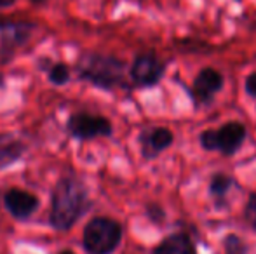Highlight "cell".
Returning <instances> with one entry per match:
<instances>
[{
  "mask_svg": "<svg viewBox=\"0 0 256 254\" xmlns=\"http://www.w3.org/2000/svg\"><path fill=\"white\" fill-rule=\"evenodd\" d=\"M86 209V190L77 180H63L52 195L51 223L58 230H68Z\"/></svg>",
  "mask_w": 256,
  "mask_h": 254,
  "instance_id": "cell-1",
  "label": "cell"
},
{
  "mask_svg": "<svg viewBox=\"0 0 256 254\" xmlns=\"http://www.w3.org/2000/svg\"><path fill=\"white\" fill-rule=\"evenodd\" d=\"M174 141V134L166 127H155L142 134V152L146 159H155Z\"/></svg>",
  "mask_w": 256,
  "mask_h": 254,
  "instance_id": "cell-8",
  "label": "cell"
},
{
  "mask_svg": "<svg viewBox=\"0 0 256 254\" xmlns=\"http://www.w3.org/2000/svg\"><path fill=\"white\" fill-rule=\"evenodd\" d=\"M146 213H148V216H150V220H152V221H162V220H164V211H162V207L155 206V204L148 206Z\"/></svg>",
  "mask_w": 256,
  "mask_h": 254,
  "instance_id": "cell-17",
  "label": "cell"
},
{
  "mask_svg": "<svg viewBox=\"0 0 256 254\" xmlns=\"http://www.w3.org/2000/svg\"><path fill=\"white\" fill-rule=\"evenodd\" d=\"M166 66L155 54H140L131 66V78L136 85L152 87L164 77Z\"/></svg>",
  "mask_w": 256,
  "mask_h": 254,
  "instance_id": "cell-5",
  "label": "cell"
},
{
  "mask_svg": "<svg viewBox=\"0 0 256 254\" xmlns=\"http://www.w3.org/2000/svg\"><path fill=\"white\" fill-rule=\"evenodd\" d=\"M68 129L78 139H92L96 136H110L112 124L108 119L89 113H77L68 120Z\"/></svg>",
  "mask_w": 256,
  "mask_h": 254,
  "instance_id": "cell-6",
  "label": "cell"
},
{
  "mask_svg": "<svg viewBox=\"0 0 256 254\" xmlns=\"http://www.w3.org/2000/svg\"><path fill=\"white\" fill-rule=\"evenodd\" d=\"M6 207L10 211V214L16 218H28L30 214H34L38 207V199L34 193H28L24 190H9L4 197Z\"/></svg>",
  "mask_w": 256,
  "mask_h": 254,
  "instance_id": "cell-9",
  "label": "cell"
},
{
  "mask_svg": "<svg viewBox=\"0 0 256 254\" xmlns=\"http://www.w3.org/2000/svg\"><path fill=\"white\" fill-rule=\"evenodd\" d=\"M248 131L237 120L225 122L220 129H206L199 134V143L206 152H220L225 157H232L246 141Z\"/></svg>",
  "mask_w": 256,
  "mask_h": 254,
  "instance_id": "cell-2",
  "label": "cell"
},
{
  "mask_svg": "<svg viewBox=\"0 0 256 254\" xmlns=\"http://www.w3.org/2000/svg\"><path fill=\"white\" fill-rule=\"evenodd\" d=\"M122 239V228L110 218H94L84 230V249L89 254H110Z\"/></svg>",
  "mask_w": 256,
  "mask_h": 254,
  "instance_id": "cell-3",
  "label": "cell"
},
{
  "mask_svg": "<svg viewBox=\"0 0 256 254\" xmlns=\"http://www.w3.org/2000/svg\"><path fill=\"white\" fill-rule=\"evenodd\" d=\"M254 28H256V24H254Z\"/></svg>",
  "mask_w": 256,
  "mask_h": 254,
  "instance_id": "cell-21",
  "label": "cell"
},
{
  "mask_svg": "<svg viewBox=\"0 0 256 254\" xmlns=\"http://www.w3.org/2000/svg\"><path fill=\"white\" fill-rule=\"evenodd\" d=\"M68 77H70V73H68V68L64 64H56L51 70V73H49V78L54 84H64L68 80Z\"/></svg>",
  "mask_w": 256,
  "mask_h": 254,
  "instance_id": "cell-14",
  "label": "cell"
},
{
  "mask_svg": "<svg viewBox=\"0 0 256 254\" xmlns=\"http://www.w3.org/2000/svg\"><path fill=\"white\" fill-rule=\"evenodd\" d=\"M244 91L251 96V98H256V71L250 73L244 80Z\"/></svg>",
  "mask_w": 256,
  "mask_h": 254,
  "instance_id": "cell-16",
  "label": "cell"
},
{
  "mask_svg": "<svg viewBox=\"0 0 256 254\" xmlns=\"http://www.w3.org/2000/svg\"><path fill=\"white\" fill-rule=\"evenodd\" d=\"M223 84H225L223 75L220 73L218 70H214V68L206 66L197 73V77L194 78L192 94L197 103L209 105V103L214 99V96L223 89Z\"/></svg>",
  "mask_w": 256,
  "mask_h": 254,
  "instance_id": "cell-7",
  "label": "cell"
},
{
  "mask_svg": "<svg viewBox=\"0 0 256 254\" xmlns=\"http://www.w3.org/2000/svg\"><path fill=\"white\" fill-rule=\"evenodd\" d=\"M24 150V145L10 134H2L0 136V169L7 167L9 164H12L14 160H18L21 157Z\"/></svg>",
  "mask_w": 256,
  "mask_h": 254,
  "instance_id": "cell-11",
  "label": "cell"
},
{
  "mask_svg": "<svg viewBox=\"0 0 256 254\" xmlns=\"http://www.w3.org/2000/svg\"><path fill=\"white\" fill-rule=\"evenodd\" d=\"M244 214H246L248 221H250L251 225L256 228V193L250 197V200H248V206H246V211H244Z\"/></svg>",
  "mask_w": 256,
  "mask_h": 254,
  "instance_id": "cell-15",
  "label": "cell"
},
{
  "mask_svg": "<svg viewBox=\"0 0 256 254\" xmlns=\"http://www.w3.org/2000/svg\"><path fill=\"white\" fill-rule=\"evenodd\" d=\"M154 254H197L196 246L185 234H176L164 239L155 248Z\"/></svg>",
  "mask_w": 256,
  "mask_h": 254,
  "instance_id": "cell-10",
  "label": "cell"
},
{
  "mask_svg": "<svg viewBox=\"0 0 256 254\" xmlns=\"http://www.w3.org/2000/svg\"><path fill=\"white\" fill-rule=\"evenodd\" d=\"M246 244L237 235H226L225 239V254H246Z\"/></svg>",
  "mask_w": 256,
  "mask_h": 254,
  "instance_id": "cell-13",
  "label": "cell"
},
{
  "mask_svg": "<svg viewBox=\"0 0 256 254\" xmlns=\"http://www.w3.org/2000/svg\"><path fill=\"white\" fill-rule=\"evenodd\" d=\"M14 0H0V7H7V5H10Z\"/></svg>",
  "mask_w": 256,
  "mask_h": 254,
  "instance_id": "cell-18",
  "label": "cell"
},
{
  "mask_svg": "<svg viewBox=\"0 0 256 254\" xmlns=\"http://www.w3.org/2000/svg\"><path fill=\"white\" fill-rule=\"evenodd\" d=\"M60 254H74L72 251H63V253H60Z\"/></svg>",
  "mask_w": 256,
  "mask_h": 254,
  "instance_id": "cell-19",
  "label": "cell"
},
{
  "mask_svg": "<svg viewBox=\"0 0 256 254\" xmlns=\"http://www.w3.org/2000/svg\"><path fill=\"white\" fill-rule=\"evenodd\" d=\"M2 80H4V78H2V77H0V85H2Z\"/></svg>",
  "mask_w": 256,
  "mask_h": 254,
  "instance_id": "cell-20",
  "label": "cell"
},
{
  "mask_svg": "<svg viewBox=\"0 0 256 254\" xmlns=\"http://www.w3.org/2000/svg\"><path fill=\"white\" fill-rule=\"evenodd\" d=\"M80 73L86 80L92 82L103 89H114L122 84L124 78V63L112 56H88L82 63Z\"/></svg>",
  "mask_w": 256,
  "mask_h": 254,
  "instance_id": "cell-4",
  "label": "cell"
},
{
  "mask_svg": "<svg viewBox=\"0 0 256 254\" xmlns=\"http://www.w3.org/2000/svg\"><path fill=\"white\" fill-rule=\"evenodd\" d=\"M234 185V180L230 176H226V174L223 173H218L212 176L211 180V185H209V190L214 197H218V199H222V197H225L228 190L232 188Z\"/></svg>",
  "mask_w": 256,
  "mask_h": 254,
  "instance_id": "cell-12",
  "label": "cell"
}]
</instances>
